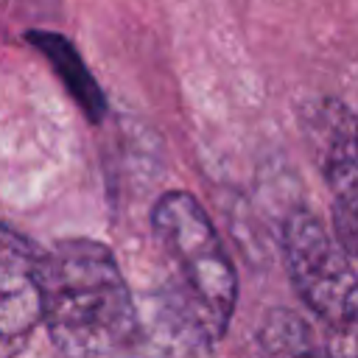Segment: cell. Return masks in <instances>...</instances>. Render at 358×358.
I'll return each instance as SVG.
<instances>
[{"label":"cell","instance_id":"1","mask_svg":"<svg viewBox=\"0 0 358 358\" xmlns=\"http://www.w3.org/2000/svg\"><path fill=\"white\" fill-rule=\"evenodd\" d=\"M42 322L64 355L129 352L143 338L129 282L101 241H59L39 266Z\"/></svg>","mask_w":358,"mask_h":358},{"label":"cell","instance_id":"2","mask_svg":"<svg viewBox=\"0 0 358 358\" xmlns=\"http://www.w3.org/2000/svg\"><path fill=\"white\" fill-rule=\"evenodd\" d=\"M151 227L173 266V291L215 344L229 330L238 305V274L210 215L196 196L168 190L151 210Z\"/></svg>","mask_w":358,"mask_h":358},{"label":"cell","instance_id":"3","mask_svg":"<svg viewBox=\"0 0 358 358\" xmlns=\"http://www.w3.org/2000/svg\"><path fill=\"white\" fill-rule=\"evenodd\" d=\"M288 277L305 308L330 330L358 338V271L352 255L305 207H294L280 232Z\"/></svg>","mask_w":358,"mask_h":358},{"label":"cell","instance_id":"4","mask_svg":"<svg viewBox=\"0 0 358 358\" xmlns=\"http://www.w3.org/2000/svg\"><path fill=\"white\" fill-rule=\"evenodd\" d=\"M305 137L333 190V227L358 257V117L336 98H316L302 112Z\"/></svg>","mask_w":358,"mask_h":358},{"label":"cell","instance_id":"5","mask_svg":"<svg viewBox=\"0 0 358 358\" xmlns=\"http://www.w3.org/2000/svg\"><path fill=\"white\" fill-rule=\"evenodd\" d=\"M39 266L34 243L0 221V355L22 350L42 322Z\"/></svg>","mask_w":358,"mask_h":358},{"label":"cell","instance_id":"6","mask_svg":"<svg viewBox=\"0 0 358 358\" xmlns=\"http://www.w3.org/2000/svg\"><path fill=\"white\" fill-rule=\"evenodd\" d=\"M28 42L53 64L56 76L62 78V84L67 87L73 101L84 109V115L92 123H98L106 112V98H103L98 81L92 78V73L87 70L84 59L78 56V50L73 48V42L53 31H28Z\"/></svg>","mask_w":358,"mask_h":358},{"label":"cell","instance_id":"7","mask_svg":"<svg viewBox=\"0 0 358 358\" xmlns=\"http://www.w3.org/2000/svg\"><path fill=\"white\" fill-rule=\"evenodd\" d=\"M257 338L266 352H291V355L294 352H319V344L313 341V333L308 330V324L288 310L268 313Z\"/></svg>","mask_w":358,"mask_h":358}]
</instances>
